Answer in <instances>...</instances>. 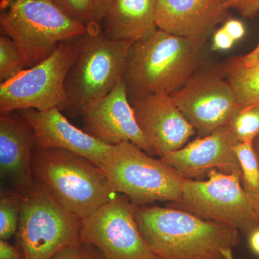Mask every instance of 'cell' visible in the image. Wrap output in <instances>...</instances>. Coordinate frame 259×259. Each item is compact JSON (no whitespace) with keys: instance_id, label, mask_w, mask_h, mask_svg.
<instances>
[{"instance_id":"6da1fadb","label":"cell","mask_w":259,"mask_h":259,"mask_svg":"<svg viewBox=\"0 0 259 259\" xmlns=\"http://www.w3.org/2000/svg\"><path fill=\"white\" fill-rule=\"evenodd\" d=\"M136 221L153 254L161 259H235L236 228L177 208L138 206Z\"/></svg>"},{"instance_id":"7a4b0ae2","label":"cell","mask_w":259,"mask_h":259,"mask_svg":"<svg viewBox=\"0 0 259 259\" xmlns=\"http://www.w3.org/2000/svg\"><path fill=\"white\" fill-rule=\"evenodd\" d=\"M204 44L158 29L131 44L122 81L131 105L150 95H171L201 67Z\"/></svg>"},{"instance_id":"3957f363","label":"cell","mask_w":259,"mask_h":259,"mask_svg":"<svg viewBox=\"0 0 259 259\" xmlns=\"http://www.w3.org/2000/svg\"><path fill=\"white\" fill-rule=\"evenodd\" d=\"M31 170L36 183L81 219L117 193L101 167L67 150L35 147Z\"/></svg>"},{"instance_id":"277c9868","label":"cell","mask_w":259,"mask_h":259,"mask_svg":"<svg viewBox=\"0 0 259 259\" xmlns=\"http://www.w3.org/2000/svg\"><path fill=\"white\" fill-rule=\"evenodd\" d=\"M133 42L110 40L98 25L76 37V55L65 79L61 111L79 117L83 107L110 93L122 80Z\"/></svg>"},{"instance_id":"5b68a950","label":"cell","mask_w":259,"mask_h":259,"mask_svg":"<svg viewBox=\"0 0 259 259\" xmlns=\"http://www.w3.org/2000/svg\"><path fill=\"white\" fill-rule=\"evenodd\" d=\"M87 30L51 0L1 3L0 32L16 44L28 69L52 55L63 42L76 38Z\"/></svg>"},{"instance_id":"8992f818","label":"cell","mask_w":259,"mask_h":259,"mask_svg":"<svg viewBox=\"0 0 259 259\" xmlns=\"http://www.w3.org/2000/svg\"><path fill=\"white\" fill-rule=\"evenodd\" d=\"M117 193L127 196L137 206L156 201L177 203L184 180L161 158L156 159L131 143L112 146L100 166Z\"/></svg>"},{"instance_id":"52a82bcc","label":"cell","mask_w":259,"mask_h":259,"mask_svg":"<svg viewBox=\"0 0 259 259\" xmlns=\"http://www.w3.org/2000/svg\"><path fill=\"white\" fill-rule=\"evenodd\" d=\"M82 220L35 182L21 195L17 237L24 259H50L79 241Z\"/></svg>"},{"instance_id":"ba28073f","label":"cell","mask_w":259,"mask_h":259,"mask_svg":"<svg viewBox=\"0 0 259 259\" xmlns=\"http://www.w3.org/2000/svg\"><path fill=\"white\" fill-rule=\"evenodd\" d=\"M174 207L236 228L246 238L259 227L254 204L245 193L241 178L212 170L207 180H185L182 197Z\"/></svg>"},{"instance_id":"9c48e42d","label":"cell","mask_w":259,"mask_h":259,"mask_svg":"<svg viewBox=\"0 0 259 259\" xmlns=\"http://www.w3.org/2000/svg\"><path fill=\"white\" fill-rule=\"evenodd\" d=\"M76 52V38L63 42L52 55L0 84V112L60 109L66 74Z\"/></svg>"},{"instance_id":"30bf717a","label":"cell","mask_w":259,"mask_h":259,"mask_svg":"<svg viewBox=\"0 0 259 259\" xmlns=\"http://www.w3.org/2000/svg\"><path fill=\"white\" fill-rule=\"evenodd\" d=\"M170 96L199 137L228 125L241 108L234 89L217 66L199 68Z\"/></svg>"},{"instance_id":"8fae6325","label":"cell","mask_w":259,"mask_h":259,"mask_svg":"<svg viewBox=\"0 0 259 259\" xmlns=\"http://www.w3.org/2000/svg\"><path fill=\"white\" fill-rule=\"evenodd\" d=\"M137 205L127 196L115 195L82 220L81 238L105 259H154L136 221Z\"/></svg>"},{"instance_id":"7c38bea8","label":"cell","mask_w":259,"mask_h":259,"mask_svg":"<svg viewBox=\"0 0 259 259\" xmlns=\"http://www.w3.org/2000/svg\"><path fill=\"white\" fill-rule=\"evenodd\" d=\"M79 117L85 132L104 144L131 143L151 156L156 155L138 125L122 80L106 96L83 107Z\"/></svg>"},{"instance_id":"4fadbf2b","label":"cell","mask_w":259,"mask_h":259,"mask_svg":"<svg viewBox=\"0 0 259 259\" xmlns=\"http://www.w3.org/2000/svg\"><path fill=\"white\" fill-rule=\"evenodd\" d=\"M240 143L228 125L160 158L184 180H197L212 170L241 178L235 147Z\"/></svg>"},{"instance_id":"5bb4252c","label":"cell","mask_w":259,"mask_h":259,"mask_svg":"<svg viewBox=\"0 0 259 259\" xmlns=\"http://www.w3.org/2000/svg\"><path fill=\"white\" fill-rule=\"evenodd\" d=\"M140 129L159 158L183 148L197 134L170 95H150L132 105Z\"/></svg>"},{"instance_id":"9a60e30c","label":"cell","mask_w":259,"mask_h":259,"mask_svg":"<svg viewBox=\"0 0 259 259\" xmlns=\"http://www.w3.org/2000/svg\"><path fill=\"white\" fill-rule=\"evenodd\" d=\"M227 0H156V25L163 31L205 44L231 16Z\"/></svg>"},{"instance_id":"2e32d148","label":"cell","mask_w":259,"mask_h":259,"mask_svg":"<svg viewBox=\"0 0 259 259\" xmlns=\"http://www.w3.org/2000/svg\"><path fill=\"white\" fill-rule=\"evenodd\" d=\"M36 145L33 129L18 111L0 115V176L9 190L26 193L35 185L32 153Z\"/></svg>"},{"instance_id":"e0dca14e","label":"cell","mask_w":259,"mask_h":259,"mask_svg":"<svg viewBox=\"0 0 259 259\" xmlns=\"http://www.w3.org/2000/svg\"><path fill=\"white\" fill-rule=\"evenodd\" d=\"M32 126L36 139L35 147L61 148L81 155L99 166L108 156L112 146L104 144L73 125L59 107L18 111Z\"/></svg>"},{"instance_id":"ac0fdd59","label":"cell","mask_w":259,"mask_h":259,"mask_svg":"<svg viewBox=\"0 0 259 259\" xmlns=\"http://www.w3.org/2000/svg\"><path fill=\"white\" fill-rule=\"evenodd\" d=\"M156 0H113L102 23L114 41L135 42L157 31Z\"/></svg>"},{"instance_id":"d6986e66","label":"cell","mask_w":259,"mask_h":259,"mask_svg":"<svg viewBox=\"0 0 259 259\" xmlns=\"http://www.w3.org/2000/svg\"><path fill=\"white\" fill-rule=\"evenodd\" d=\"M217 67L234 89L241 107L259 105V59L246 63L241 56H232Z\"/></svg>"},{"instance_id":"ffe728a7","label":"cell","mask_w":259,"mask_h":259,"mask_svg":"<svg viewBox=\"0 0 259 259\" xmlns=\"http://www.w3.org/2000/svg\"><path fill=\"white\" fill-rule=\"evenodd\" d=\"M235 151L241 166L242 186L255 208L259 203V161L253 143H238Z\"/></svg>"},{"instance_id":"44dd1931","label":"cell","mask_w":259,"mask_h":259,"mask_svg":"<svg viewBox=\"0 0 259 259\" xmlns=\"http://www.w3.org/2000/svg\"><path fill=\"white\" fill-rule=\"evenodd\" d=\"M21 195L9 189H2L0 197V238L8 241L18 231Z\"/></svg>"},{"instance_id":"7402d4cb","label":"cell","mask_w":259,"mask_h":259,"mask_svg":"<svg viewBox=\"0 0 259 259\" xmlns=\"http://www.w3.org/2000/svg\"><path fill=\"white\" fill-rule=\"evenodd\" d=\"M28 69L21 51L10 37L0 36V83L14 79Z\"/></svg>"},{"instance_id":"603a6c76","label":"cell","mask_w":259,"mask_h":259,"mask_svg":"<svg viewBox=\"0 0 259 259\" xmlns=\"http://www.w3.org/2000/svg\"><path fill=\"white\" fill-rule=\"evenodd\" d=\"M228 125L240 143H253L259 135V105L241 107Z\"/></svg>"},{"instance_id":"cb8c5ba5","label":"cell","mask_w":259,"mask_h":259,"mask_svg":"<svg viewBox=\"0 0 259 259\" xmlns=\"http://www.w3.org/2000/svg\"><path fill=\"white\" fill-rule=\"evenodd\" d=\"M9 0H1L2 3ZM65 14L87 28L97 25L94 20V0H51ZM99 26V25H98Z\"/></svg>"},{"instance_id":"d4e9b609","label":"cell","mask_w":259,"mask_h":259,"mask_svg":"<svg viewBox=\"0 0 259 259\" xmlns=\"http://www.w3.org/2000/svg\"><path fill=\"white\" fill-rule=\"evenodd\" d=\"M50 259H105L93 245L79 240L53 255Z\"/></svg>"},{"instance_id":"484cf974","label":"cell","mask_w":259,"mask_h":259,"mask_svg":"<svg viewBox=\"0 0 259 259\" xmlns=\"http://www.w3.org/2000/svg\"><path fill=\"white\" fill-rule=\"evenodd\" d=\"M227 4L243 18H253L259 13V0H227Z\"/></svg>"},{"instance_id":"4316f807","label":"cell","mask_w":259,"mask_h":259,"mask_svg":"<svg viewBox=\"0 0 259 259\" xmlns=\"http://www.w3.org/2000/svg\"><path fill=\"white\" fill-rule=\"evenodd\" d=\"M235 40L222 28L214 32L212 37V51H226L233 47Z\"/></svg>"},{"instance_id":"83f0119b","label":"cell","mask_w":259,"mask_h":259,"mask_svg":"<svg viewBox=\"0 0 259 259\" xmlns=\"http://www.w3.org/2000/svg\"><path fill=\"white\" fill-rule=\"evenodd\" d=\"M223 28L235 41L241 39L245 33L244 25L242 22L236 19H228L223 25Z\"/></svg>"},{"instance_id":"f1b7e54d","label":"cell","mask_w":259,"mask_h":259,"mask_svg":"<svg viewBox=\"0 0 259 259\" xmlns=\"http://www.w3.org/2000/svg\"><path fill=\"white\" fill-rule=\"evenodd\" d=\"M113 0H94V20L96 25L102 26L107 10Z\"/></svg>"},{"instance_id":"f546056e","label":"cell","mask_w":259,"mask_h":259,"mask_svg":"<svg viewBox=\"0 0 259 259\" xmlns=\"http://www.w3.org/2000/svg\"><path fill=\"white\" fill-rule=\"evenodd\" d=\"M0 259H24V255L7 241L0 240Z\"/></svg>"},{"instance_id":"4dcf8cb0","label":"cell","mask_w":259,"mask_h":259,"mask_svg":"<svg viewBox=\"0 0 259 259\" xmlns=\"http://www.w3.org/2000/svg\"><path fill=\"white\" fill-rule=\"evenodd\" d=\"M248 248L255 256L259 257V227L250 232L246 237Z\"/></svg>"},{"instance_id":"1f68e13d","label":"cell","mask_w":259,"mask_h":259,"mask_svg":"<svg viewBox=\"0 0 259 259\" xmlns=\"http://www.w3.org/2000/svg\"><path fill=\"white\" fill-rule=\"evenodd\" d=\"M242 59L246 63L253 62L259 59V42L256 47L253 49L249 54L245 56H241Z\"/></svg>"},{"instance_id":"d6a6232c","label":"cell","mask_w":259,"mask_h":259,"mask_svg":"<svg viewBox=\"0 0 259 259\" xmlns=\"http://www.w3.org/2000/svg\"><path fill=\"white\" fill-rule=\"evenodd\" d=\"M253 146L259 161V135L256 136V138L253 141Z\"/></svg>"},{"instance_id":"836d02e7","label":"cell","mask_w":259,"mask_h":259,"mask_svg":"<svg viewBox=\"0 0 259 259\" xmlns=\"http://www.w3.org/2000/svg\"><path fill=\"white\" fill-rule=\"evenodd\" d=\"M255 209H256L257 212H258L259 215V203L257 204L256 207H255Z\"/></svg>"},{"instance_id":"e575fe53","label":"cell","mask_w":259,"mask_h":259,"mask_svg":"<svg viewBox=\"0 0 259 259\" xmlns=\"http://www.w3.org/2000/svg\"><path fill=\"white\" fill-rule=\"evenodd\" d=\"M154 259H161V258H158V257H156V258H155Z\"/></svg>"},{"instance_id":"d590c367","label":"cell","mask_w":259,"mask_h":259,"mask_svg":"<svg viewBox=\"0 0 259 259\" xmlns=\"http://www.w3.org/2000/svg\"><path fill=\"white\" fill-rule=\"evenodd\" d=\"M255 259H259V257H256V258Z\"/></svg>"}]
</instances>
